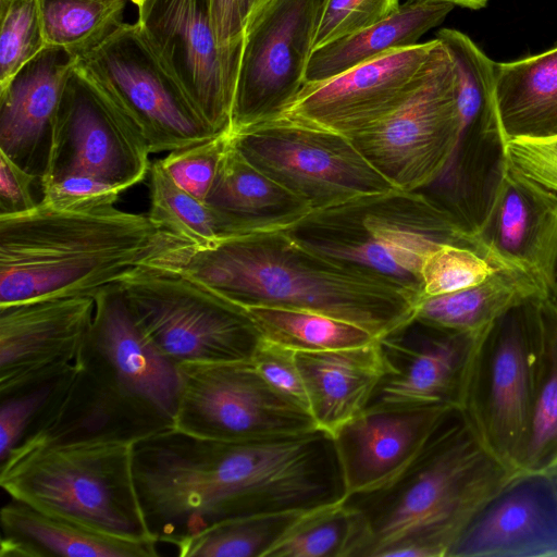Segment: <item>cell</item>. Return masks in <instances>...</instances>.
<instances>
[{"label": "cell", "instance_id": "1", "mask_svg": "<svg viewBox=\"0 0 557 557\" xmlns=\"http://www.w3.org/2000/svg\"><path fill=\"white\" fill-rule=\"evenodd\" d=\"M134 473L150 533L166 544L223 520L347 497L333 437L319 429L216 441L170 428L134 443Z\"/></svg>", "mask_w": 557, "mask_h": 557}, {"label": "cell", "instance_id": "2", "mask_svg": "<svg viewBox=\"0 0 557 557\" xmlns=\"http://www.w3.org/2000/svg\"><path fill=\"white\" fill-rule=\"evenodd\" d=\"M143 267L176 273L244 307L320 312L377 339L409 322L420 296L370 271L312 252L284 230L194 244L165 231Z\"/></svg>", "mask_w": 557, "mask_h": 557}, {"label": "cell", "instance_id": "3", "mask_svg": "<svg viewBox=\"0 0 557 557\" xmlns=\"http://www.w3.org/2000/svg\"><path fill=\"white\" fill-rule=\"evenodd\" d=\"M74 369L25 438L137 442L174 426L177 366L145 337L120 283L95 295Z\"/></svg>", "mask_w": 557, "mask_h": 557}, {"label": "cell", "instance_id": "4", "mask_svg": "<svg viewBox=\"0 0 557 557\" xmlns=\"http://www.w3.org/2000/svg\"><path fill=\"white\" fill-rule=\"evenodd\" d=\"M518 475L455 410L391 483L346 497L360 527L354 557H447L473 518Z\"/></svg>", "mask_w": 557, "mask_h": 557}, {"label": "cell", "instance_id": "5", "mask_svg": "<svg viewBox=\"0 0 557 557\" xmlns=\"http://www.w3.org/2000/svg\"><path fill=\"white\" fill-rule=\"evenodd\" d=\"M161 234L148 214L114 205L64 211L38 202L0 216V306L92 297L139 268Z\"/></svg>", "mask_w": 557, "mask_h": 557}, {"label": "cell", "instance_id": "6", "mask_svg": "<svg viewBox=\"0 0 557 557\" xmlns=\"http://www.w3.org/2000/svg\"><path fill=\"white\" fill-rule=\"evenodd\" d=\"M473 226L420 191L395 188L311 210L284 231L312 252L393 280L421 297L420 272L433 249L454 244L480 252Z\"/></svg>", "mask_w": 557, "mask_h": 557}, {"label": "cell", "instance_id": "7", "mask_svg": "<svg viewBox=\"0 0 557 557\" xmlns=\"http://www.w3.org/2000/svg\"><path fill=\"white\" fill-rule=\"evenodd\" d=\"M0 485L12 499L98 531L156 540L134 473V443L30 436L1 461Z\"/></svg>", "mask_w": 557, "mask_h": 557}, {"label": "cell", "instance_id": "8", "mask_svg": "<svg viewBox=\"0 0 557 557\" xmlns=\"http://www.w3.org/2000/svg\"><path fill=\"white\" fill-rule=\"evenodd\" d=\"M120 286L141 333L176 366L251 361L262 339L246 308L176 273L139 267Z\"/></svg>", "mask_w": 557, "mask_h": 557}, {"label": "cell", "instance_id": "9", "mask_svg": "<svg viewBox=\"0 0 557 557\" xmlns=\"http://www.w3.org/2000/svg\"><path fill=\"white\" fill-rule=\"evenodd\" d=\"M76 69L145 139L150 153L170 152L219 135L137 21L123 23L78 58Z\"/></svg>", "mask_w": 557, "mask_h": 557}, {"label": "cell", "instance_id": "10", "mask_svg": "<svg viewBox=\"0 0 557 557\" xmlns=\"http://www.w3.org/2000/svg\"><path fill=\"white\" fill-rule=\"evenodd\" d=\"M458 79L437 39L420 85L389 115L349 139L395 188L419 191L448 169L462 138Z\"/></svg>", "mask_w": 557, "mask_h": 557}, {"label": "cell", "instance_id": "11", "mask_svg": "<svg viewBox=\"0 0 557 557\" xmlns=\"http://www.w3.org/2000/svg\"><path fill=\"white\" fill-rule=\"evenodd\" d=\"M535 299L509 310L482 333L459 410L482 446L519 474L532 407Z\"/></svg>", "mask_w": 557, "mask_h": 557}, {"label": "cell", "instance_id": "12", "mask_svg": "<svg viewBox=\"0 0 557 557\" xmlns=\"http://www.w3.org/2000/svg\"><path fill=\"white\" fill-rule=\"evenodd\" d=\"M231 139L249 163L311 210L395 189L348 137L284 116L238 131Z\"/></svg>", "mask_w": 557, "mask_h": 557}, {"label": "cell", "instance_id": "13", "mask_svg": "<svg viewBox=\"0 0 557 557\" xmlns=\"http://www.w3.org/2000/svg\"><path fill=\"white\" fill-rule=\"evenodd\" d=\"M176 430L200 438L244 441L317 428L311 414L270 386L252 361L177 366Z\"/></svg>", "mask_w": 557, "mask_h": 557}, {"label": "cell", "instance_id": "14", "mask_svg": "<svg viewBox=\"0 0 557 557\" xmlns=\"http://www.w3.org/2000/svg\"><path fill=\"white\" fill-rule=\"evenodd\" d=\"M322 0H269L244 24L231 134L280 117L302 89Z\"/></svg>", "mask_w": 557, "mask_h": 557}, {"label": "cell", "instance_id": "15", "mask_svg": "<svg viewBox=\"0 0 557 557\" xmlns=\"http://www.w3.org/2000/svg\"><path fill=\"white\" fill-rule=\"evenodd\" d=\"M145 139L79 73H71L55 115L51 148L40 186L70 176H89L122 191L149 173Z\"/></svg>", "mask_w": 557, "mask_h": 557}, {"label": "cell", "instance_id": "16", "mask_svg": "<svg viewBox=\"0 0 557 557\" xmlns=\"http://www.w3.org/2000/svg\"><path fill=\"white\" fill-rule=\"evenodd\" d=\"M137 22L216 134H231L238 60L219 47L207 0H145Z\"/></svg>", "mask_w": 557, "mask_h": 557}, {"label": "cell", "instance_id": "17", "mask_svg": "<svg viewBox=\"0 0 557 557\" xmlns=\"http://www.w3.org/2000/svg\"><path fill=\"white\" fill-rule=\"evenodd\" d=\"M437 39L392 50L319 83H306L281 116L348 138L395 111L420 85Z\"/></svg>", "mask_w": 557, "mask_h": 557}, {"label": "cell", "instance_id": "18", "mask_svg": "<svg viewBox=\"0 0 557 557\" xmlns=\"http://www.w3.org/2000/svg\"><path fill=\"white\" fill-rule=\"evenodd\" d=\"M485 330L449 331L413 317L381 337L384 375L367 408L441 406L459 411L474 351Z\"/></svg>", "mask_w": 557, "mask_h": 557}, {"label": "cell", "instance_id": "19", "mask_svg": "<svg viewBox=\"0 0 557 557\" xmlns=\"http://www.w3.org/2000/svg\"><path fill=\"white\" fill-rule=\"evenodd\" d=\"M473 232L480 252L500 269L520 271L545 293L557 285V193L500 158L498 175Z\"/></svg>", "mask_w": 557, "mask_h": 557}, {"label": "cell", "instance_id": "20", "mask_svg": "<svg viewBox=\"0 0 557 557\" xmlns=\"http://www.w3.org/2000/svg\"><path fill=\"white\" fill-rule=\"evenodd\" d=\"M91 296L0 306V397L70 369L90 329Z\"/></svg>", "mask_w": 557, "mask_h": 557}, {"label": "cell", "instance_id": "21", "mask_svg": "<svg viewBox=\"0 0 557 557\" xmlns=\"http://www.w3.org/2000/svg\"><path fill=\"white\" fill-rule=\"evenodd\" d=\"M455 410L441 406L367 408L344 424L332 437L346 496L391 483Z\"/></svg>", "mask_w": 557, "mask_h": 557}, {"label": "cell", "instance_id": "22", "mask_svg": "<svg viewBox=\"0 0 557 557\" xmlns=\"http://www.w3.org/2000/svg\"><path fill=\"white\" fill-rule=\"evenodd\" d=\"M447 557H557V487L520 474L468 524Z\"/></svg>", "mask_w": 557, "mask_h": 557}, {"label": "cell", "instance_id": "23", "mask_svg": "<svg viewBox=\"0 0 557 557\" xmlns=\"http://www.w3.org/2000/svg\"><path fill=\"white\" fill-rule=\"evenodd\" d=\"M77 58L47 47L0 87V152L39 181L65 84ZM40 184V183H39Z\"/></svg>", "mask_w": 557, "mask_h": 557}, {"label": "cell", "instance_id": "24", "mask_svg": "<svg viewBox=\"0 0 557 557\" xmlns=\"http://www.w3.org/2000/svg\"><path fill=\"white\" fill-rule=\"evenodd\" d=\"M309 412L319 430L333 436L368 407L384 375L379 339L358 347L296 351Z\"/></svg>", "mask_w": 557, "mask_h": 557}, {"label": "cell", "instance_id": "25", "mask_svg": "<svg viewBox=\"0 0 557 557\" xmlns=\"http://www.w3.org/2000/svg\"><path fill=\"white\" fill-rule=\"evenodd\" d=\"M1 557H154L158 541L111 535L12 499L0 510Z\"/></svg>", "mask_w": 557, "mask_h": 557}, {"label": "cell", "instance_id": "26", "mask_svg": "<svg viewBox=\"0 0 557 557\" xmlns=\"http://www.w3.org/2000/svg\"><path fill=\"white\" fill-rule=\"evenodd\" d=\"M495 139L557 135V46L524 59L495 63Z\"/></svg>", "mask_w": 557, "mask_h": 557}, {"label": "cell", "instance_id": "27", "mask_svg": "<svg viewBox=\"0 0 557 557\" xmlns=\"http://www.w3.org/2000/svg\"><path fill=\"white\" fill-rule=\"evenodd\" d=\"M454 7L440 0H407L379 23L314 49L306 70V83L330 79L392 50L419 44Z\"/></svg>", "mask_w": 557, "mask_h": 557}, {"label": "cell", "instance_id": "28", "mask_svg": "<svg viewBox=\"0 0 557 557\" xmlns=\"http://www.w3.org/2000/svg\"><path fill=\"white\" fill-rule=\"evenodd\" d=\"M206 202L232 218L243 233L284 230L311 211L249 163L231 138Z\"/></svg>", "mask_w": 557, "mask_h": 557}, {"label": "cell", "instance_id": "29", "mask_svg": "<svg viewBox=\"0 0 557 557\" xmlns=\"http://www.w3.org/2000/svg\"><path fill=\"white\" fill-rule=\"evenodd\" d=\"M532 407L520 474L557 469V304L536 298L532 331Z\"/></svg>", "mask_w": 557, "mask_h": 557}, {"label": "cell", "instance_id": "30", "mask_svg": "<svg viewBox=\"0 0 557 557\" xmlns=\"http://www.w3.org/2000/svg\"><path fill=\"white\" fill-rule=\"evenodd\" d=\"M535 298H547L527 274L498 269L485 281L457 292L421 297L414 318L456 332H481L509 310Z\"/></svg>", "mask_w": 557, "mask_h": 557}, {"label": "cell", "instance_id": "31", "mask_svg": "<svg viewBox=\"0 0 557 557\" xmlns=\"http://www.w3.org/2000/svg\"><path fill=\"white\" fill-rule=\"evenodd\" d=\"M263 339L294 351H324L371 344L364 327L320 312L282 307H247Z\"/></svg>", "mask_w": 557, "mask_h": 557}, {"label": "cell", "instance_id": "32", "mask_svg": "<svg viewBox=\"0 0 557 557\" xmlns=\"http://www.w3.org/2000/svg\"><path fill=\"white\" fill-rule=\"evenodd\" d=\"M149 177L148 216L162 231L194 244L243 234L232 218L180 188L159 160L151 163Z\"/></svg>", "mask_w": 557, "mask_h": 557}, {"label": "cell", "instance_id": "33", "mask_svg": "<svg viewBox=\"0 0 557 557\" xmlns=\"http://www.w3.org/2000/svg\"><path fill=\"white\" fill-rule=\"evenodd\" d=\"M305 511L232 518L172 540L169 545L174 546L182 557H265Z\"/></svg>", "mask_w": 557, "mask_h": 557}, {"label": "cell", "instance_id": "34", "mask_svg": "<svg viewBox=\"0 0 557 557\" xmlns=\"http://www.w3.org/2000/svg\"><path fill=\"white\" fill-rule=\"evenodd\" d=\"M127 1L38 0L47 46L85 55L124 23Z\"/></svg>", "mask_w": 557, "mask_h": 557}, {"label": "cell", "instance_id": "35", "mask_svg": "<svg viewBox=\"0 0 557 557\" xmlns=\"http://www.w3.org/2000/svg\"><path fill=\"white\" fill-rule=\"evenodd\" d=\"M360 527L346 498L305 511L265 557H354Z\"/></svg>", "mask_w": 557, "mask_h": 557}, {"label": "cell", "instance_id": "36", "mask_svg": "<svg viewBox=\"0 0 557 557\" xmlns=\"http://www.w3.org/2000/svg\"><path fill=\"white\" fill-rule=\"evenodd\" d=\"M47 47L38 0H0V87Z\"/></svg>", "mask_w": 557, "mask_h": 557}, {"label": "cell", "instance_id": "37", "mask_svg": "<svg viewBox=\"0 0 557 557\" xmlns=\"http://www.w3.org/2000/svg\"><path fill=\"white\" fill-rule=\"evenodd\" d=\"M498 269L500 268L475 249L442 244L423 261L420 272L421 297L444 295L474 286Z\"/></svg>", "mask_w": 557, "mask_h": 557}, {"label": "cell", "instance_id": "38", "mask_svg": "<svg viewBox=\"0 0 557 557\" xmlns=\"http://www.w3.org/2000/svg\"><path fill=\"white\" fill-rule=\"evenodd\" d=\"M230 138L231 134L216 135L172 150L159 161L180 188L206 201Z\"/></svg>", "mask_w": 557, "mask_h": 557}, {"label": "cell", "instance_id": "39", "mask_svg": "<svg viewBox=\"0 0 557 557\" xmlns=\"http://www.w3.org/2000/svg\"><path fill=\"white\" fill-rule=\"evenodd\" d=\"M73 366L51 380L0 397V461L22 442Z\"/></svg>", "mask_w": 557, "mask_h": 557}, {"label": "cell", "instance_id": "40", "mask_svg": "<svg viewBox=\"0 0 557 557\" xmlns=\"http://www.w3.org/2000/svg\"><path fill=\"white\" fill-rule=\"evenodd\" d=\"M398 0H322L313 50L384 20Z\"/></svg>", "mask_w": 557, "mask_h": 557}, {"label": "cell", "instance_id": "41", "mask_svg": "<svg viewBox=\"0 0 557 557\" xmlns=\"http://www.w3.org/2000/svg\"><path fill=\"white\" fill-rule=\"evenodd\" d=\"M41 187V205L55 210L78 211L113 206L121 189L89 176L70 175Z\"/></svg>", "mask_w": 557, "mask_h": 557}, {"label": "cell", "instance_id": "42", "mask_svg": "<svg viewBox=\"0 0 557 557\" xmlns=\"http://www.w3.org/2000/svg\"><path fill=\"white\" fill-rule=\"evenodd\" d=\"M500 158L529 178L557 193V135L505 141L500 145Z\"/></svg>", "mask_w": 557, "mask_h": 557}, {"label": "cell", "instance_id": "43", "mask_svg": "<svg viewBox=\"0 0 557 557\" xmlns=\"http://www.w3.org/2000/svg\"><path fill=\"white\" fill-rule=\"evenodd\" d=\"M295 354L262 338L251 361L270 386L309 412L307 392Z\"/></svg>", "mask_w": 557, "mask_h": 557}, {"label": "cell", "instance_id": "44", "mask_svg": "<svg viewBox=\"0 0 557 557\" xmlns=\"http://www.w3.org/2000/svg\"><path fill=\"white\" fill-rule=\"evenodd\" d=\"M35 175L26 172L5 154L0 152V216L15 215L35 209L32 188Z\"/></svg>", "mask_w": 557, "mask_h": 557}, {"label": "cell", "instance_id": "45", "mask_svg": "<svg viewBox=\"0 0 557 557\" xmlns=\"http://www.w3.org/2000/svg\"><path fill=\"white\" fill-rule=\"evenodd\" d=\"M219 47L230 58L240 59L243 18L239 0H207Z\"/></svg>", "mask_w": 557, "mask_h": 557}, {"label": "cell", "instance_id": "46", "mask_svg": "<svg viewBox=\"0 0 557 557\" xmlns=\"http://www.w3.org/2000/svg\"><path fill=\"white\" fill-rule=\"evenodd\" d=\"M269 0H239L243 28L245 22Z\"/></svg>", "mask_w": 557, "mask_h": 557}, {"label": "cell", "instance_id": "47", "mask_svg": "<svg viewBox=\"0 0 557 557\" xmlns=\"http://www.w3.org/2000/svg\"><path fill=\"white\" fill-rule=\"evenodd\" d=\"M453 3L454 5L463 7L467 9L479 10L484 8L488 0H440Z\"/></svg>", "mask_w": 557, "mask_h": 557}, {"label": "cell", "instance_id": "48", "mask_svg": "<svg viewBox=\"0 0 557 557\" xmlns=\"http://www.w3.org/2000/svg\"><path fill=\"white\" fill-rule=\"evenodd\" d=\"M131 2H133L137 8L140 7L145 0H129Z\"/></svg>", "mask_w": 557, "mask_h": 557}, {"label": "cell", "instance_id": "49", "mask_svg": "<svg viewBox=\"0 0 557 557\" xmlns=\"http://www.w3.org/2000/svg\"><path fill=\"white\" fill-rule=\"evenodd\" d=\"M552 479L554 480L555 482V485L557 487V469L550 474Z\"/></svg>", "mask_w": 557, "mask_h": 557}, {"label": "cell", "instance_id": "50", "mask_svg": "<svg viewBox=\"0 0 557 557\" xmlns=\"http://www.w3.org/2000/svg\"><path fill=\"white\" fill-rule=\"evenodd\" d=\"M550 299L554 300L557 304V285H556V289H555L554 296Z\"/></svg>", "mask_w": 557, "mask_h": 557}]
</instances>
